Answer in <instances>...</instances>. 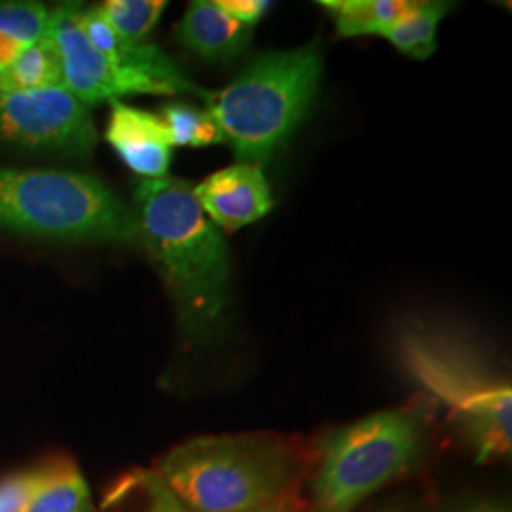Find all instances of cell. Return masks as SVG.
Wrapping results in <instances>:
<instances>
[{
    "label": "cell",
    "mask_w": 512,
    "mask_h": 512,
    "mask_svg": "<svg viewBox=\"0 0 512 512\" xmlns=\"http://www.w3.org/2000/svg\"><path fill=\"white\" fill-rule=\"evenodd\" d=\"M80 25L93 46L120 67L145 74L148 78L171 88L175 93H194L205 99V103L209 101L213 92H207L202 86L192 82L169 55L162 52L156 44L148 42L147 38L131 40L118 35L97 6H80Z\"/></svg>",
    "instance_id": "11"
},
{
    "label": "cell",
    "mask_w": 512,
    "mask_h": 512,
    "mask_svg": "<svg viewBox=\"0 0 512 512\" xmlns=\"http://www.w3.org/2000/svg\"><path fill=\"white\" fill-rule=\"evenodd\" d=\"M194 194L207 219L224 230H239L253 224L274 207L264 169L245 162L209 175L194 188Z\"/></svg>",
    "instance_id": "9"
},
{
    "label": "cell",
    "mask_w": 512,
    "mask_h": 512,
    "mask_svg": "<svg viewBox=\"0 0 512 512\" xmlns=\"http://www.w3.org/2000/svg\"><path fill=\"white\" fill-rule=\"evenodd\" d=\"M454 512H511V507L501 499H478L461 505Z\"/></svg>",
    "instance_id": "23"
},
{
    "label": "cell",
    "mask_w": 512,
    "mask_h": 512,
    "mask_svg": "<svg viewBox=\"0 0 512 512\" xmlns=\"http://www.w3.org/2000/svg\"><path fill=\"white\" fill-rule=\"evenodd\" d=\"M0 145L90 156L97 147V131L88 105L65 86L0 93Z\"/></svg>",
    "instance_id": "7"
},
{
    "label": "cell",
    "mask_w": 512,
    "mask_h": 512,
    "mask_svg": "<svg viewBox=\"0 0 512 512\" xmlns=\"http://www.w3.org/2000/svg\"><path fill=\"white\" fill-rule=\"evenodd\" d=\"M406 0H325L321 6L336 23L340 37L380 35L393 27L408 12Z\"/></svg>",
    "instance_id": "14"
},
{
    "label": "cell",
    "mask_w": 512,
    "mask_h": 512,
    "mask_svg": "<svg viewBox=\"0 0 512 512\" xmlns=\"http://www.w3.org/2000/svg\"><path fill=\"white\" fill-rule=\"evenodd\" d=\"M139 243L164 277L186 344L203 346L224 330L230 260L219 228L207 219L194 186L181 179L135 188Z\"/></svg>",
    "instance_id": "1"
},
{
    "label": "cell",
    "mask_w": 512,
    "mask_h": 512,
    "mask_svg": "<svg viewBox=\"0 0 512 512\" xmlns=\"http://www.w3.org/2000/svg\"><path fill=\"white\" fill-rule=\"evenodd\" d=\"M65 86L61 55L50 35L40 38L0 74V93L37 92Z\"/></svg>",
    "instance_id": "13"
},
{
    "label": "cell",
    "mask_w": 512,
    "mask_h": 512,
    "mask_svg": "<svg viewBox=\"0 0 512 512\" xmlns=\"http://www.w3.org/2000/svg\"><path fill=\"white\" fill-rule=\"evenodd\" d=\"M253 27L228 16L217 2L196 0L177 25V38L190 52L213 63H226L245 52Z\"/></svg>",
    "instance_id": "12"
},
{
    "label": "cell",
    "mask_w": 512,
    "mask_h": 512,
    "mask_svg": "<svg viewBox=\"0 0 512 512\" xmlns=\"http://www.w3.org/2000/svg\"><path fill=\"white\" fill-rule=\"evenodd\" d=\"M48 35L61 55L65 88L88 107L120 101L126 95H175L164 84L124 69L101 54L82 31L78 4H61L50 10Z\"/></svg>",
    "instance_id": "8"
},
{
    "label": "cell",
    "mask_w": 512,
    "mask_h": 512,
    "mask_svg": "<svg viewBox=\"0 0 512 512\" xmlns=\"http://www.w3.org/2000/svg\"><path fill=\"white\" fill-rule=\"evenodd\" d=\"M192 512H243L293 494L300 450L275 433L184 440L154 469Z\"/></svg>",
    "instance_id": "2"
},
{
    "label": "cell",
    "mask_w": 512,
    "mask_h": 512,
    "mask_svg": "<svg viewBox=\"0 0 512 512\" xmlns=\"http://www.w3.org/2000/svg\"><path fill=\"white\" fill-rule=\"evenodd\" d=\"M399 357L406 374L446 408L476 463L511 456V382L475 349L442 330L412 325L399 334Z\"/></svg>",
    "instance_id": "3"
},
{
    "label": "cell",
    "mask_w": 512,
    "mask_h": 512,
    "mask_svg": "<svg viewBox=\"0 0 512 512\" xmlns=\"http://www.w3.org/2000/svg\"><path fill=\"white\" fill-rule=\"evenodd\" d=\"M165 6L167 2L164 0H107L97 8L118 35L145 40L158 25Z\"/></svg>",
    "instance_id": "20"
},
{
    "label": "cell",
    "mask_w": 512,
    "mask_h": 512,
    "mask_svg": "<svg viewBox=\"0 0 512 512\" xmlns=\"http://www.w3.org/2000/svg\"><path fill=\"white\" fill-rule=\"evenodd\" d=\"M110 107L105 131L110 147L143 181L164 179L171 164L173 143L162 116L122 101H112Z\"/></svg>",
    "instance_id": "10"
},
{
    "label": "cell",
    "mask_w": 512,
    "mask_h": 512,
    "mask_svg": "<svg viewBox=\"0 0 512 512\" xmlns=\"http://www.w3.org/2000/svg\"><path fill=\"white\" fill-rule=\"evenodd\" d=\"M25 512H95L92 492L80 469L59 461L52 480L38 492Z\"/></svg>",
    "instance_id": "18"
},
{
    "label": "cell",
    "mask_w": 512,
    "mask_h": 512,
    "mask_svg": "<svg viewBox=\"0 0 512 512\" xmlns=\"http://www.w3.org/2000/svg\"><path fill=\"white\" fill-rule=\"evenodd\" d=\"M50 10L40 2H0V74L48 35Z\"/></svg>",
    "instance_id": "16"
},
{
    "label": "cell",
    "mask_w": 512,
    "mask_h": 512,
    "mask_svg": "<svg viewBox=\"0 0 512 512\" xmlns=\"http://www.w3.org/2000/svg\"><path fill=\"white\" fill-rule=\"evenodd\" d=\"M448 2H412L408 12L384 37L403 54L425 59L435 52V35L440 19L450 12Z\"/></svg>",
    "instance_id": "17"
},
{
    "label": "cell",
    "mask_w": 512,
    "mask_h": 512,
    "mask_svg": "<svg viewBox=\"0 0 512 512\" xmlns=\"http://www.w3.org/2000/svg\"><path fill=\"white\" fill-rule=\"evenodd\" d=\"M243 512H304L298 499L293 494L285 495L281 499H275L268 505H262V507H256V509H249V511Z\"/></svg>",
    "instance_id": "24"
},
{
    "label": "cell",
    "mask_w": 512,
    "mask_h": 512,
    "mask_svg": "<svg viewBox=\"0 0 512 512\" xmlns=\"http://www.w3.org/2000/svg\"><path fill=\"white\" fill-rule=\"evenodd\" d=\"M162 120L169 129L173 147H211L226 143L217 122L202 110L183 103H171Z\"/></svg>",
    "instance_id": "19"
},
{
    "label": "cell",
    "mask_w": 512,
    "mask_h": 512,
    "mask_svg": "<svg viewBox=\"0 0 512 512\" xmlns=\"http://www.w3.org/2000/svg\"><path fill=\"white\" fill-rule=\"evenodd\" d=\"M103 512H192L169 490L154 469H141L120 480L103 503Z\"/></svg>",
    "instance_id": "15"
},
{
    "label": "cell",
    "mask_w": 512,
    "mask_h": 512,
    "mask_svg": "<svg viewBox=\"0 0 512 512\" xmlns=\"http://www.w3.org/2000/svg\"><path fill=\"white\" fill-rule=\"evenodd\" d=\"M217 4L228 16L247 27H255L272 6V2L266 0H219Z\"/></svg>",
    "instance_id": "22"
},
{
    "label": "cell",
    "mask_w": 512,
    "mask_h": 512,
    "mask_svg": "<svg viewBox=\"0 0 512 512\" xmlns=\"http://www.w3.org/2000/svg\"><path fill=\"white\" fill-rule=\"evenodd\" d=\"M59 461L0 478V512H25L38 492L52 480Z\"/></svg>",
    "instance_id": "21"
},
{
    "label": "cell",
    "mask_w": 512,
    "mask_h": 512,
    "mask_svg": "<svg viewBox=\"0 0 512 512\" xmlns=\"http://www.w3.org/2000/svg\"><path fill=\"white\" fill-rule=\"evenodd\" d=\"M380 512H416L414 509H408V507H399V505H395V507H389V509H384V511Z\"/></svg>",
    "instance_id": "25"
},
{
    "label": "cell",
    "mask_w": 512,
    "mask_h": 512,
    "mask_svg": "<svg viewBox=\"0 0 512 512\" xmlns=\"http://www.w3.org/2000/svg\"><path fill=\"white\" fill-rule=\"evenodd\" d=\"M427 412L401 406L330 431L317 448L311 512H353L423 458Z\"/></svg>",
    "instance_id": "6"
},
{
    "label": "cell",
    "mask_w": 512,
    "mask_h": 512,
    "mask_svg": "<svg viewBox=\"0 0 512 512\" xmlns=\"http://www.w3.org/2000/svg\"><path fill=\"white\" fill-rule=\"evenodd\" d=\"M321 74L323 59L313 46L260 55L228 88L211 93L207 114L239 162L264 167L306 118Z\"/></svg>",
    "instance_id": "4"
},
{
    "label": "cell",
    "mask_w": 512,
    "mask_h": 512,
    "mask_svg": "<svg viewBox=\"0 0 512 512\" xmlns=\"http://www.w3.org/2000/svg\"><path fill=\"white\" fill-rule=\"evenodd\" d=\"M0 230L71 243H139L133 209L107 184L61 169L0 167Z\"/></svg>",
    "instance_id": "5"
}]
</instances>
